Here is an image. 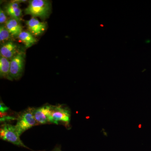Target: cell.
Listing matches in <instances>:
<instances>
[{"label": "cell", "instance_id": "obj_1", "mask_svg": "<svg viewBox=\"0 0 151 151\" xmlns=\"http://www.w3.org/2000/svg\"><path fill=\"white\" fill-rule=\"evenodd\" d=\"M51 11V5L46 0H32L24 10V14L29 15L32 17H38L45 19L48 17Z\"/></svg>", "mask_w": 151, "mask_h": 151}, {"label": "cell", "instance_id": "obj_2", "mask_svg": "<svg viewBox=\"0 0 151 151\" xmlns=\"http://www.w3.org/2000/svg\"><path fill=\"white\" fill-rule=\"evenodd\" d=\"M34 109L29 107L19 113L17 116L15 127L20 136L27 130L39 125L34 116Z\"/></svg>", "mask_w": 151, "mask_h": 151}, {"label": "cell", "instance_id": "obj_3", "mask_svg": "<svg viewBox=\"0 0 151 151\" xmlns=\"http://www.w3.org/2000/svg\"><path fill=\"white\" fill-rule=\"evenodd\" d=\"M70 116V110L65 105L59 104L52 105L50 122V124H61L69 127Z\"/></svg>", "mask_w": 151, "mask_h": 151}, {"label": "cell", "instance_id": "obj_4", "mask_svg": "<svg viewBox=\"0 0 151 151\" xmlns=\"http://www.w3.org/2000/svg\"><path fill=\"white\" fill-rule=\"evenodd\" d=\"M20 136L15 126L9 124H4L1 125L0 138L1 139L12 143L15 145L34 151L28 147L24 144L21 140Z\"/></svg>", "mask_w": 151, "mask_h": 151}, {"label": "cell", "instance_id": "obj_5", "mask_svg": "<svg viewBox=\"0 0 151 151\" xmlns=\"http://www.w3.org/2000/svg\"><path fill=\"white\" fill-rule=\"evenodd\" d=\"M25 55L22 52H18L10 60V80L20 78L24 68Z\"/></svg>", "mask_w": 151, "mask_h": 151}, {"label": "cell", "instance_id": "obj_6", "mask_svg": "<svg viewBox=\"0 0 151 151\" xmlns=\"http://www.w3.org/2000/svg\"><path fill=\"white\" fill-rule=\"evenodd\" d=\"M52 105L47 104L37 108H34L33 114L39 125L50 124V117Z\"/></svg>", "mask_w": 151, "mask_h": 151}, {"label": "cell", "instance_id": "obj_7", "mask_svg": "<svg viewBox=\"0 0 151 151\" xmlns=\"http://www.w3.org/2000/svg\"><path fill=\"white\" fill-rule=\"evenodd\" d=\"M26 24L30 32L35 36H39L45 30L46 24L41 22L36 18H32L26 22Z\"/></svg>", "mask_w": 151, "mask_h": 151}, {"label": "cell", "instance_id": "obj_8", "mask_svg": "<svg viewBox=\"0 0 151 151\" xmlns=\"http://www.w3.org/2000/svg\"><path fill=\"white\" fill-rule=\"evenodd\" d=\"M17 46L12 42H9L1 46L0 49L1 56L12 59L18 53Z\"/></svg>", "mask_w": 151, "mask_h": 151}, {"label": "cell", "instance_id": "obj_9", "mask_svg": "<svg viewBox=\"0 0 151 151\" xmlns=\"http://www.w3.org/2000/svg\"><path fill=\"white\" fill-rule=\"evenodd\" d=\"M6 27L11 35L17 37L22 32V27L18 20L16 19H9L6 22Z\"/></svg>", "mask_w": 151, "mask_h": 151}, {"label": "cell", "instance_id": "obj_10", "mask_svg": "<svg viewBox=\"0 0 151 151\" xmlns=\"http://www.w3.org/2000/svg\"><path fill=\"white\" fill-rule=\"evenodd\" d=\"M6 12L12 18L19 20L22 16V10L19 8V4L12 1L6 7Z\"/></svg>", "mask_w": 151, "mask_h": 151}, {"label": "cell", "instance_id": "obj_11", "mask_svg": "<svg viewBox=\"0 0 151 151\" xmlns=\"http://www.w3.org/2000/svg\"><path fill=\"white\" fill-rule=\"evenodd\" d=\"M10 61L7 58L1 56L0 58V76L1 78H7L10 80Z\"/></svg>", "mask_w": 151, "mask_h": 151}, {"label": "cell", "instance_id": "obj_12", "mask_svg": "<svg viewBox=\"0 0 151 151\" xmlns=\"http://www.w3.org/2000/svg\"><path fill=\"white\" fill-rule=\"evenodd\" d=\"M19 39L23 42L27 48H29L37 42L31 33L27 31H22L19 35Z\"/></svg>", "mask_w": 151, "mask_h": 151}, {"label": "cell", "instance_id": "obj_13", "mask_svg": "<svg viewBox=\"0 0 151 151\" xmlns=\"http://www.w3.org/2000/svg\"><path fill=\"white\" fill-rule=\"evenodd\" d=\"M11 34L6 26L1 25L0 27V41L1 42L8 40L10 37Z\"/></svg>", "mask_w": 151, "mask_h": 151}, {"label": "cell", "instance_id": "obj_14", "mask_svg": "<svg viewBox=\"0 0 151 151\" xmlns=\"http://www.w3.org/2000/svg\"><path fill=\"white\" fill-rule=\"evenodd\" d=\"M17 117L14 116H10L9 115L8 112L4 113H1V117H0V121L1 123L4 124H7V122H12L14 120H17Z\"/></svg>", "mask_w": 151, "mask_h": 151}, {"label": "cell", "instance_id": "obj_15", "mask_svg": "<svg viewBox=\"0 0 151 151\" xmlns=\"http://www.w3.org/2000/svg\"><path fill=\"white\" fill-rule=\"evenodd\" d=\"M7 18L4 12L1 9L0 10V23L3 24L7 22Z\"/></svg>", "mask_w": 151, "mask_h": 151}, {"label": "cell", "instance_id": "obj_16", "mask_svg": "<svg viewBox=\"0 0 151 151\" xmlns=\"http://www.w3.org/2000/svg\"><path fill=\"white\" fill-rule=\"evenodd\" d=\"M9 107L6 106L4 103L1 102V104H0V113H7L9 111Z\"/></svg>", "mask_w": 151, "mask_h": 151}, {"label": "cell", "instance_id": "obj_17", "mask_svg": "<svg viewBox=\"0 0 151 151\" xmlns=\"http://www.w3.org/2000/svg\"><path fill=\"white\" fill-rule=\"evenodd\" d=\"M51 151H61V147L60 145H57L55 146L53 150H52Z\"/></svg>", "mask_w": 151, "mask_h": 151}]
</instances>
